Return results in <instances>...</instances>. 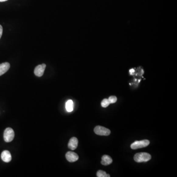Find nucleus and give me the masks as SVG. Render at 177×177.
I'll list each match as a JSON object with an SVG mask.
<instances>
[{
    "instance_id": "obj_1",
    "label": "nucleus",
    "mask_w": 177,
    "mask_h": 177,
    "mask_svg": "<svg viewBox=\"0 0 177 177\" xmlns=\"http://www.w3.org/2000/svg\"><path fill=\"white\" fill-rule=\"evenodd\" d=\"M150 154L147 153H139L135 154L134 159L138 163L147 162L151 159Z\"/></svg>"
},
{
    "instance_id": "obj_2",
    "label": "nucleus",
    "mask_w": 177,
    "mask_h": 177,
    "mask_svg": "<svg viewBox=\"0 0 177 177\" xmlns=\"http://www.w3.org/2000/svg\"><path fill=\"white\" fill-rule=\"evenodd\" d=\"M14 135H15V134H14V130L10 127H8L4 131V140L6 142H10L13 140Z\"/></svg>"
},
{
    "instance_id": "obj_3",
    "label": "nucleus",
    "mask_w": 177,
    "mask_h": 177,
    "mask_svg": "<svg viewBox=\"0 0 177 177\" xmlns=\"http://www.w3.org/2000/svg\"><path fill=\"white\" fill-rule=\"evenodd\" d=\"M94 132L96 134L100 136H108L111 133L109 129L100 126L95 127L94 128Z\"/></svg>"
},
{
    "instance_id": "obj_4",
    "label": "nucleus",
    "mask_w": 177,
    "mask_h": 177,
    "mask_svg": "<svg viewBox=\"0 0 177 177\" xmlns=\"http://www.w3.org/2000/svg\"><path fill=\"white\" fill-rule=\"evenodd\" d=\"M150 144V141L148 140H141V141H136L131 144L130 147L134 150L140 149L142 148L147 147Z\"/></svg>"
},
{
    "instance_id": "obj_5",
    "label": "nucleus",
    "mask_w": 177,
    "mask_h": 177,
    "mask_svg": "<svg viewBox=\"0 0 177 177\" xmlns=\"http://www.w3.org/2000/svg\"><path fill=\"white\" fill-rule=\"evenodd\" d=\"M45 68H46V64H44L37 66V67H36L34 71L35 75L37 77H41L43 75Z\"/></svg>"
},
{
    "instance_id": "obj_6",
    "label": "nucleus",
    "mask_w": 177,
    "mask_h": 177,
    "mask_svg": "<svg viewBox=\"0 0 177 177\" xmlns=\"http://www.w3.org/2000/svg\"><path fill=\"white\" fill-rule=\"evenodd\" d=\"M66 157L67 160L70 162L76 161L79 158L78 154L73 151H68L66 154Z\"/></svg>"
},
{
    "instance_id": "obj_7",
    "label": "nucleus",
    "mask_w": 177,
    "mask_h": 177,
    "mask_svg": "<svg viewBox=\"0 0 177 177\" xmlns=\"http://www.w3.org/2000/svg\"><path fill=\"white\" fill-rule=\"evenodd\" d=\"M78 144V140L77 138L73 137L69 140L68 144V147L71 150H75L77 148Z\"/></svg>"
},
{
    "instance_id": "obj_8",
    "label": "nucleus",
    "mask_w": 177,
    "mask_h": 177,
    "mask_svg": "<svg viewBox=\"0 0 177 177\" xmlns=\"http://www.w3.org/2000/svg\"><path fill=\"white\" fill-rule=\"evenodd\" d=\"M1 158L5 162H9L12 160V155L9 151H4L1 154Z\"/></svg>"
},
{
    "instance_id": "obj_9",
    "label": "nucleus",
    "mask_w": 177,
    "mask_h": 177,
    "mask_svg": "<svg viewBox=\"0 0 177 177\" xmlns=\"http://www.w3.org/2000/svg\"><path fill=\"white\" fill-rule=\"evenodd\" d=\"M10 68V64L9 63H2L0 64V76L4 75L8 71Z\"/></svg>"
},
{
    "instance_id": "obj_10",
    "label": "nucleus",
    "mask_w": 177,
    "mask_h": 177,
    "mask_svg": "<svg viewBox=\"0 0 177 177\" xmlns=\"http://www.w3.org/2000/svg\"><path fill=\"white\" fill-rule=\"evenodd\" d=\"M101 163L103 165H108L111 164L113 162V160L112 159V158L108 155H103Z\"/></svg>"
},
{
    "instance_id": "obj_11",
    "label": "nucleus",
    "mask_w": 177,
    "mask_h": 177,
    "mask_svg": "<svg viewBox=\"0 0 177 177\" xmlns=\"http://www.w3.org/2000/svg\"><path fill=\"white\" fill-rule=\"evenodd\" d=\"M73 102L72 100H68L66 102V108L67 111L68 112H72L73 110Z\"/></svg>"
},
{
    "instance_id": "obj_12",
    "label": "nucleus",
    "mask_w": 177,
    "mask_h": 177,
    "mask_svg": "<svg viewBox=\"0 0 177 177\" xmlns=\"http://www.w3.org/2000/svg\"><path fill=\"white\" fill-rule=\"evenodd\" d=\"M96 176L98 177H110V176L107 174L105 171L102 170H99L96 173Z\"/></svg>"
},
{
    "instance_id": "obj_13",
    "label": "nucleus",
    "mask_w": 177,
    "mask_h": 177,
    "mask_svg": "<svg viewBox=\"0 0 177 177\" xmlns=\"http://www.w3.org/2000/svg\"><path fill=\"white\" fill-rule=\"evenodd\" d=\"M110 104V102H109V100H108V99H103L102 101V103H101V105H102V106L104 108H106L107 107H108L109 106V104Z\"/></svg>"
},
{
    "instance_id": "obj_14",
    "label": "nucleus",
    "mask_w": 177,
    "mask_h": 177,
    "mask_svg": "<svg viewBox=\"0 0 177 177\" xmlns=\"http://www.w3.org/2000/svg\"><path fill=\"white\" fill-rule=\"evenodd\" d=\"M108 100H109V102L110 104L111 103H114L117 102V98L115 96H111L108 99Z\"/></svg>"
},
{
    "instance_id": "obj_15",
    "label": "nucleus",
    "mask_w": 177,
    "mask_h": 177,
    "mask_svg": "<svg viewBox=\"0 0 177 177\" xmlns=\"http://www.w3.org/2000/svg\"><path fill=\"white\" fill-rule=\"evenodd\" d=\"M3 27L0 25V39L1 38L2 33H3Z\"/></svg>"
},
{
    "instance_id": "obj_16",
    "label": "nucleus",
    "mask_w": 177,
    "mask_h": 177,
    "mask_svg": "<svg viewBox=\"0 0 177 177\" xmlns=\"http://www.w3.org/2000/svg\"><path fill=\"white\" fill-rule=\"evenodd\" d=\"M130 72L131 75H134V69H131L130 70Z\"/></svg>"
},
{
    "instance_id": "obj_17",
    "label": "nucleus",
    "mask_w": 177,
    "mask_h": 177,
    "mask_svg": "<svg viewBox=\"0 0 177 177\" xmlns=\"http://www.w3.org/2000/svg\"><path fill=\"white\" fill-rule=\"evenodd\" d=\"M8 0H0V2H3L7 1Z\"/></svg>"
}]
</instances>
